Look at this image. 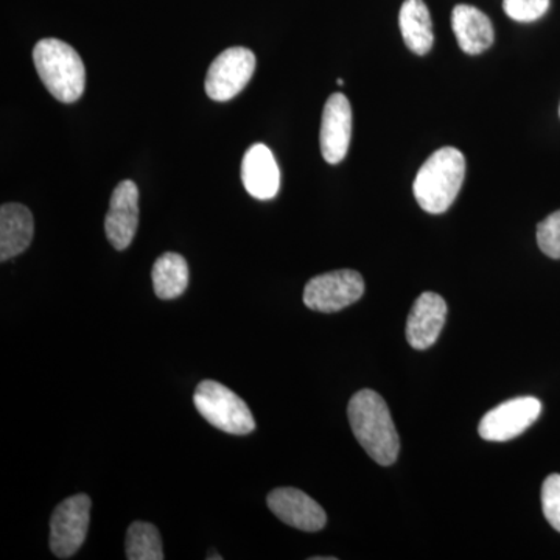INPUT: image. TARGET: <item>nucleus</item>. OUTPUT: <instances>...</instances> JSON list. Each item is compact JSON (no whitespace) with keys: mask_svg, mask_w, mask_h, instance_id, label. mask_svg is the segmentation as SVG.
<instances>
[{"mask_svg":"<svg viewBox=\"0 0 560 560\" xmlns=\"http://www.w3.org/2000/svg\"><path fill=\"white\" fill-rule=\"evenodd\" d=\"M348 416L353 436L375 463L381 466L396 463L400 451L399 434L381 394L372 389L353 394Z\"/></svg>","mask_w":560,"mask_h":560,"instance_id":"1","label":"nucleus"},{"mask_svg":"<svg viewBox=\"0 0 560 560\" xmlns=\"http://www.w3.org/2000/svg\"><path fill=\"white\" fill-rule=\"evenodd\" d=\"M466 176V160L459 150L445 147L434 151L415 179V197L425 212L444 213L458 197Z\"/></svg>","mask_w":560,"mask_h":560,"instance_id":"2","label":"nucleus"},{"mask_svg":"<svg viewBox=\"0 0 560 560\" xmlns=\"http://www.w3.org/2000/svg\"><path fill=\"white\" fill-rule=\"evenodd\" d=\"M36 72L47 91L61 103L79 101L86 84V70L72 46L65 40L40 39L33 49Z\"/></svg>","mask_w":560,"mask_h":560,"instance_id":"3","label":"nucleus"},{"mask_svg":"<svg viewBox=\"0 0 560 560\" xmlns=\"http://www.w3.org/2000/svg\"><path fill=\"white\" fill-rule=\"evenodd\" d=\"M194 404L210 425L224 433L242 436L256 430V420L248 405L219 382H201L195 389Z\"/></svg>","mask_w":560,"mask_h":560,"instance_id":"4","label":"nucleus"},{"mask_svg":"<svg viewBox=\"0 0 560 560\" xmlns=\"http://www.w3.org/2000/svg\"><path fill=\"white\" fill-rule=\"evenodd\" d=\"M92 501L90 497H69L58 504L50 521V550L57 558L69 559L83 547L90 528Z\"/></svg>","mask_w":560,"mask_h":560,"instance_id":"5","label":"nucleus"},{"mask_svg":"<svg viewBox=\"0 0 560 560\" xmlns=\"http://www.w3.org/2000/svg\"><path fill=\"white\" fill-rule=\"evenodd\" d=\"M256 72V55L245 47L221 51L206 75V92L213 102H228L241 94Z\"/></svg>","mask_w":560,"mask_h":560,"instance_id":"6","label":"nucleus"},{"mask_svg":"<svg viewBox=\"0 0 560 560\" xmlns=\"http://www.w3.org/2000/svg\"><path fill=\"white\" fill-rule=\"evenodd\" d=\"M364 280L360 272L338 270L316 276L304 289V304L311 311L337 313L363 296Z\"/></svg>","mask_w":560,"mask_h":560,"instance_id":"7","label":"nucleus"},{"mask_svg":"<svg viewBox=\"0 0 560 560\" xmlns=\"http://www.w3.org/2000/svg\"><path fill=\"white\" fill-rule=\"evenodd\" d=\"M541 401L536 397H517L504 401L481 419L478 433L482 440L506 442L521 436L539 419Z\"/></svg>","mask_w":560,"mask_h":560,"instance_id":"8","label":"nucleus"},{"mask_svg":"<svg viewBox=\"0 0 560 560\" xmlns=\"http://www.w3.org/2000/svg\"><path fill=\"white\" fill-rule=\"evenodd\" d=\"M352 138V108L345 94L330 95L320 121V153L331 165L340 164L348 154Z\"/></svg>","mask_w":560,"mask_h":560,"instance_id":"9","label":"nucleus"},{"mask_svg":"<svg viewBox=\"0 0 560 560\" xmlns=\"http://www.w3.org/2000/svg\"><path fill=\"white\" fill-rule=\"evenodd\" d=\"M139 226V189L132 180H121L113 191L105 219L106 237L117 250L127 249Z\"/></svg>","mask_w":560,"mask_h":560,"instance_id":"10","label":"nucleus"},{"mask_svg":"<svg viewBox=\"0 0 560 560\" xmlns=\"http://www.w3.org/2000/svg\"><path fill=\"white\" fill-rule=\"evenodd\" d=\"M267 503L280 522L293 528L316 533L326 526V511L300 489H275L268 495Z\"/></svg>","mask_w":560,"mask_h":560,"instance_id":"11","label":"nucleus"},{"mask_svg":"<svg viewBox=\"0 0 560 560\" xmlns=\"http://www.w3.org/2000/svg\"><path fill=\"white\" fill-rule=\"evenodd\" d=\"M447 316L444 298L433 291L420 294L407 320V340L411 348L425 350L440 338Z\"/></svg>","mask_w":560,"mask_h":560,"instance_id":"12","label":"nucleus"},{"mask_svg":"<svg viewBox=\"0 0 560 560\" xmlns=\"http://www.w3.org/2000/svg\"><path fill=\"white\" fill-rule=\"evenodd\" d=\"M242 180L246 191L257 200L267 201L278 195L280 172L271 150L256 143L246 151L242 161Z\"/></svg>","mask_w":560,"mask_h":560,"instance_id":"13","label":"nucleus"},{"mask_svg":"<svg viewBox=\"0 0 560 560\" xmlns=\"http://www.w3.org/2000/svg\"><path fill=\"white\" fill-rule=\"evenodd\" d=\"M35 224L31 210L20 202L0 208V260L20 256L31 246Z\"/></svg>","mask_w":560,"mask_h":560,"instance_id":"14","label":"nucleus"},{"mask_svg":"<svg viewBox=\"0 0 560 560\" xmlns=\"http://www.w3.org/2000/svg\"><path fill=\"white\" fill-rule=\"evenodd\" d=\"M452 27L464 54L480 55L492 46L495 38L492 22L481 10L471 5L453 9Z\"/></svg>","mask_w":560,"mask_h":560,"instance_id":"15","label":"nucleus"},{"mask_svg":"<svg viewBox=\"0 0 560 560\" xmlns=\"http://www.w3.org/2000/svg\"><path fill=\"white\" fill-rule=\"evenodd\" d=\"M401 36L416 55L429 54L433 47V22L423 0H405L399 14Z\"/></svg>","mask_w":560,"mask_h":560,"instance_id":"16","label":"nucleus"},{"mask_svg":"<svg viewBox=\"0 0 560 560\" xmlns=\"http://www.w3.org/2000/svg\"><path fill=\"white\" fill-rule=\"evenodd\" d=\"M151 278L154 293L160 300H175L189 285V265L179 254H162L160 259L154 261Z\"/></svg>","mask_w":560,"mask_h":560,"instance_id":"17","label":"nucleus"},{"mask_svg":"<svg viewBox=\"0 0 560 560\" xmlns=\"http://www.w3.org/2000/svg\"><path fill=\"white\" fill-rule=\"evenodd\" d=\"M128 560H162V540L156 526L147 522L131 523L127 533Z\"/></svg>","mask_w":560,"mask_h":560,"instance_id":"18","label":"nucleus"},{"mask_svg":"<svg viewBox=\"0 0 560 560\" xmlns=\"http://www.w3.org/2000/svg\"><path fill=\"white\" fill-rule=\"evenodd\" d=\"M537 243L545 256L560 259V210L540 221L537 226Z\"/></svg>","mask_w":560,"mask_h":560,"instance_id":"19","label":"nucleus"},{"mask_svg":"<svg viewBox=\"0 0 560 560\" xmlns=\"http://www.w3.org/2000/svg\"><path fill=\"white\" fill-rule=\"evenodd\" d=\"M503 9L511 20L533 22L547 13L550 0H504Z\"/></svg>","mask_w":560,"mask_h":560,"instance_id":"20","label":"nucleus"},{"mask_svg":"<svg viewBox=\"0 0 560 560\" xmlns=\"http://www.w3.org/2000/svg\"><path fill=\"white\" fill-rule=\"evenodd\" d=\"M541 510L552 528L560 533V475H550L541 486Z\"/></svg>","mask_w":560,"mask_h":560,"instance_id":"21","label":"nucleus"},{"mask_svg":"<svg viewBox=\"0 0 560 560\" xmlns=\"http://www.w3.org/2000/svg\"><path fill=\"white\" fill-rule=\"evenodd\" d=\"M337 84H338V86H342V84H345V81H342L341 79L337 80Z\"/></svg>","mask_w":560,"mask_h":560,"instance_id":"22","label":"nucleus"},{"mask_svg":"<svg viewBox=\"0 0 560 560\" xmlns=\"http://www.w3.org/2000/svg\"><path fill=\"white\" fill-rule=\"evenodd\" d=\"M559 114H560V109H559Z\"/></svg>","mask_w":560,"mask_h":560,"instance_id":"23","label":"nucleus"}]
</instances>
